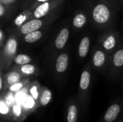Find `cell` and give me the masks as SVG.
I'll use <instances>...</instances> for the list:
<instances>
[{
  "instance_id": "obj_13",
  "label": "cell",
  "mask_w": 123,
  "mask_h": 122,
  "mask_svg": "<svg viewBox=\"0 0 123 122\" xmlns=\"http://www.w3.org/2000/svg\"><path fill=\"white\" fill-rule=\"evenodd\" d=\"M32 11L33 10L30 9L29 8L22 10V12L16 16V17L12 21V24L8 27V29H7L8 34L14 32L16 29H17L19 27H21L27 21L30 19L32 14Z\"/></svg>"
},
{
  "instance_id": "obj_9",
  "label": "cell",
  "mask_w": 123,
  "mask_h": 122,
  "mask_svg": "<svg viewBox=\"0 0 123 122\" xmlns=\"http://www.w3.org/2000/svg\"><path fill=\"white\" fill-rule=\"evenodd\" d=\"M107 74L112 80H116L123 75V42L111 55Z\"/></svg>"
},
{
  "instance_id": "obj_34",
  "label": "cell",
  "mask_w": 123,
  "mask_h": 122,
  "mask_svg": "<svg viewBox=\"0 0 123 122\" xmlns=\"http://www.w3.org/2000/svg\"><path fill=\"white\" fill-rule=\"evenodd\" d=\"M117 122H123V119H121V120H119V121H117Z\"/></svg>"
},
{
  "instance_id": "obj_26",
  "label": "cell",
  "mask_w": 123,
  "mask_h": 122,
  "mask_svg": "<svg viewBox=\"0 0 123 122\" xmlns=\"http://www.w3.org/2000/svg\"><path fill=\"white\" fill-rule=\"evenodd\" d=\"M29 83H30V78H25L21 80L20 81H19L17 83H15L14 84L10 86L7 88V90L12 92V93H16L17 92L19 91L23 88H25L26 86H27Z\"/></svg>"
},
{
  "instance_id": "obj_1",
  "label": "cell",
  "mask_w": 123,
  "mask_h": 122,
  "mask_svg": "<svg viewBox=\"0 0 123 122\" xmlns=\"http://www.w3.org/2000/svg\"><path fill=\"white\" fill-rule=\"evenodd\" d=\"M94 29L103 32L115 27L120 9L109 0H81Z\"/></svg>"
},
{
  "instance_id": "obj_4",
  "label": "cell",
  "mask_w": 123,
  "mask_h": 122,
  "mask_svg": "<svg viewBox=\"0 0 123 122\" xmlns=\"http://www.w3.org/2000/svg\"><path fill=\"white\" fill-rule=\"evenodd\" d=\"M19 38L14 34L10 33L4 47L0 49V70L7 72L10 70L14 57L17 54Z\"/></svg>"
},
{
  "instance_id": "obj_2",
  "label": "cell",
  "mask_w": 123,
  "mask_h": 122,
  "mask_svg": "<svg viewBox=\"0 0 123 122\" xmlns=\"http://www.w3.org/2000/svg\"><path fill=\"white\" fill-rule=\"evenodd\" d=\"M71 30V23L66 21L51 36L45 52L44 60L47 66L50 67L55 58L60 52L66 50L67 43L70 39Z\"/></svg>"
},
{
  "instance_id": "obj_30",
  "label": "cell",
  "mask_w": 123,
  "mask_h": 122,
  "mask_svg": "<svg viewBox=\"0 0 123 122\" xmlns=\"http://www.w3.org/2000/svg\"><path fill=\"white\" fill-rule=\"evenodd\" d=\"M8 36L6 35V32H4V30L1 28L0 29V49H1L4 44L6 43V40H7Z\"/></svg>"
},
{
  "instance_id": "obj_33",
  "label": "cell",
  "mask_w": 123,
  "mask_h": 122,
  "mask_svg": "<svg viewBox=\"0 0 123 122\" xmlns=\"http://www.w3.org/2000/svg\"><path fill=\"white\" fill-rule=\"evenodd\" d=\"M112 4H114L117 8L120 9L123 5V0H109Z\"/></svg>"
},
{
  "instance_id": "obj_28",
  "label": "cell",
  "mask_w": 123,
  "mask_h": 122,
  "mask_svg": "<svg viewBox=\"0 0 123 122\" xmlns=\"http://www.w3.org/2000/svg\"><path fill=\"white\" fill-rule=\"evenodd\" d=\"M1 96L4 99L5 102L8 106H9L11 108L16 104V100H15V93H12L8 90L4 91L1 93Z\"/></svg>"
},
{
  "instance_id": "obj_11",
  "label": "cell",
  "mask_w": 123,
  "mask_h": 122,
  "mask_svg": "<svg viewBox=\"0 0 123 122\" xmlns=\"http://www.w3.org/2000/svg\"><path fill=\"white\" fill-rule=\"evenodd\" d=\"M88 24H90V17L86 10L84 9L75 10L71 19V29L74 32H79Z\"/></svg>"
},
{
  "instance_id": "obj_23",
  "label": "cell",
  "mask_w": 123,
  "mask_h": 122,
  "mask_svg": "<svg viewBox=\"0 0 123 122\" xmlns=\"http://www.w3.org/2000/svg\"><path fill=\"white\" fill-rule=\"evenodd\" d=\"M42 86L37 81L30 82L29 84V95H30L37 103L41 92Z\"/></svg>"
},
{
  "instance_id": "obj_25",
  "label": "cell",
  "mask_w": 123,
  "mask_h": 122,
  "mask_svg": "<svg viewBox=\"0 0 123 122\" xmlns=\"http://www.w3.org/2000/svg\"><path fill=\"white\" fill-rule=\"evenodd\" d=\"M15 12L16 11L9 9L5 5L0 4V18L1 24H3L4 22H6Z\"/></svg>"
},
{
  "instance_id": "obj_6",
  "label": "cell",
  "mask_w": 123,
  "mask_h": 122,
  "mask_svg": "<svg viewBox=\"0 0 123 122\" xmlns=\"http://www.w3.org/2000/svg\"><path fill=\"white\" fill-rule=\"evenodd\" d=\"M97 43L111 55L122 43L120 34L115 27L109 28L98 35Z\"/></svg>"
},
{
  "instance_id": "obj_20",
  "label": "cell",
  "mask_w": 123,
  "mask_h": 122,
  "mask_svg": "<svg viewBox=\"0 0 123 122\" xmlns=\"http://www.w3.org/2000/svg\"><path fill=\"white\" fill-rule=\"evenodd\" d=\"M27 116L26 115V113L23 109V106L22 105H19L18 104H15L12 107V122H23Z\"/></svg>"
},
{
  "instance_id": "obj_19",
  "label": "cell",
  "mask_w": 123,
  "mask_h": 122,
  "mask_svg": "<svg viewBox=\"0 0 123 122\" xmlns=\"http://www.w3.org/2000/svg\"><path fill=\"white\" fill-rule=\"evenodd\" d=\"M0 114L1 122H12V108L6 104L1 96L0 98Z\"/></svg>"
},
{
  "instance_id": "obj_16",
  "label": "cell",
  "mask_w": 123,
  "mask_h": 122,
  "mask_svg": "<svg viewBox=\"0 0 123 122\" xmlns=\"http://www.w3.org/2000/svg\"><path fill=\"white\" fill-rule=\"evenodd\" d=\"M122 109L121 102H115L111 104L107 109L104 116L102 122H114L118 117Z\"/></svg>"
},
{
  "instance_id": "obj_14",
  "label": "cell",
  "mask_w": 123,
  "mask_h": 122,
  "mask_svg": "<svg viewBox=\"0 0 123 122\" xmlns=\"http://www.w3.org/2000/svg\"><path fill=\"white\" fill-rule=\"evenodd\" d=\"M92 43L91 35L88 33L85 34L79 40L78 48H77V55L79 60H84L89 52Z\"/></svg>"
},
{
  "instance_id": "obj_17",
  "label": "cell",
  "mask_w": 123,
  "mask_h": 122,
  "mask_svg": "<svg viewBox=\"0 0 123 122\" xmlns=\"http://www.w3.org/2000/svg\"><path fill=\"white\" fill-rule=\"evenodd\" d=\"M11 69L18 71L25 78H30L31 76H37L40 74V70L36 65L28 63L19 66H13Z\"/></svg>"
},
{
  "instance_id": "obj_3",
  "label": "cell",
  "mask_w": 123,
  "mask_h": 122,
  "mask_svg": "<svg viewBox=\"0 0 123 122\" xmlns=\"http://www.w3.org/2000/svg\"><path fill=\"white\" fill-rule=\"evenodd\" d=\"M63 9V4L60 6L54 12H53L52 13L49 14L45 17H40V18L30 19L12 33H14L19 38L27 33L45 28L49 26L50 24H52L54 21H55L58 18Z\"/></svg>"
},
{
  "instance_id": "obj_18",
  "label": "cell",
  "mask_w": 123,
  "mask_h": 122,
  "mask_svg": "<svg viewBox=\"0 0 123 122\" xmlns=\"http://www.w3.org/2000/svg\"><path fill=\"white\" fill-rule=\"evenodd\" d=\"M24 78H25L23 77L21 73H19L18 71H17L15 70L10 69L9 71L5 72L4 73V82H5L6 91L10 86L14 84L15 83L20 81L21 80H22Z\"/></svg>"
},
{
  "instance_id": "obj_27",
  "label": "cell",
  "mask_w": 123,
  "mask_h": 122,
  "mask_svg": "<svg viewBox=\"0 0 123 122\" xmlns=\"http://www.w3.org/2000/svg\"><path fill=\"white\" fill-rule=\"evenodd\" d=\"M29 84L15 93V100L17 104L22 106L23 105L24 102L29 95Z\"/></svg>"
},
{
  "instance_id": "obj_15",
  "label": "cell",
  "mask_w": 123,
  "mask_h": 122,
  "mask_svg": "<svg viewBox=\"0 0 123 122\" xmlns=\"http://www.w3.org/2000/svg\"><path fill=\"white\" fill-rule=\"evenodd\" d=\"M49 31V27L48 26L40 29H37L33 32H31L30 33H27L25 35H23L22 37H19V40L26 44H32L35 42H37L40 40H41L42 39H43V37L46 35V34L48 33V32Z\"/></svg>"
},
{
  "instance_id": "obj_24",
  "label": "cell",
  "mask_w": 123,
  "mask_h": 122,
  "mask_svg": "<svg viewBox=\"0 0 123 122\" xmlns=\"http://www.w3.org/2000/svg\"><path fill=\"white\" fill-rule=\"evenodd\" d=\"M32 58L28 55L22 54V53L17 54L16 56L14 58L12 67H13V66H19V65H25V64H28V63H30L32 62Z\"/></svg>"
},
{
  "instance_id": "obj_5",
  "label": "cell",
  "mask_w": 123,
  "mask_h": 122,
  "mask_svg": "<svg viewBox=\"0 0 123 122\" xmlns=\"http://www.w3.org/2000/svg\"><path fill=\"white\" fill-rule=\"evenodd\" d=\"M92 70L94 69L90 61H89L83 67L80 76L77 97L80 106H81L84 110H86L89 105V94L92 82Z\"/></svg>"
},
{
  "instance_id": "obj_7",
  "label": "cell",
  "mask_w": 123,
  "mask_h": 122,
  "mask_svg": "<svg viewBox=\"0 0 123 122\" xmlns=\"http://www.w3.org/2000/svg\"><path fill=\"white\" fill-rule=\"evenodd\" d=\"M70 63V53L66 49L60 52L53 60L50 68L53 76L57 82H62L68 70Z\"/></svg>"
},
{
  "instance_id": "obj_12",
  "label": "cell",
  "mask_w": 123,
  "mask_h": 122,
  "mask_svg": "<svg viewBox=\"0 0 123 122\" xmlns=\"http://www.w3.org/2000/svg\"><path fill=\"white\" fill-rule=\"evenodd\" d=\"M79 101L78 97H71L68 99L66 108V122H77L79 119Z\"/></svg>"
},
{
  "instance_id": "obj_32",
  "label": "cell",
  "mask_w": 123,
  "mask_h": 122,
  "mask_svg": "<svg viewBox=\"0 0 123 122\" xmlns=\"http://www.w3.org/2000/svg\"><path fill=\"white\" fill-rule=\"evenodd\" d=\"M48 1H50V0H35L30 6H29V9H32V10H34L37 6H38L39 5Z\"/></svg>"
},
{
  "instance_id": "obj_10",
  "label": "cell",
  "mask_w": 123,
  "mask_h": 122,
  "mask_svg": "<svg viewBox=\"0 0 123 122\" xmlns=\"http://www.w3.org/2000/svg\"><path fill=\"white\" fill-rule=\"evenodd\" d=\"M66 0H50L38 6H37L33 11L30 19L40 18L48 15L54 12L60 6L65 3Z\"/></svg>"
},
{
  "instance_id": "obj_22",
  "label": "cell",
  "mask_w": 123,
  "mask_h": 122,
  "mask_svg": "<svg viewBox=\"0 0 123 122\" xmlns=\"http://www.w3.org/2000/svg\"><path fill=\"white\" fill-rule=\"evenodd\" d=\"M22 106H23V109H24V110L26 113V115L27 116L30 114L35 112L36 111V109L37 108H39L38 103L30 95H28V96L26 99L25 101L24 102Z\"/></svg>"
},
{
  "instance_id": "obj_31",
  "label": "cell",
  "mask_w": 123,
  "mask_h": 122,
  "mask_svg": "<svg viewBox=\"0 0 123 122\" xmlns=\"http://www.w3.org/2000/svg\"><path fill=\"white\" fill-rule=\"evenodd\" d=\"M35 0H20L19 9L21 10L29 8V6L35 1Z\"/></svg>"
},
{
  "instance_id": "obj_8",
  "label": "cell",
  "mask_w": 123,
  "mask_h": 122,
  "mask_svg": "<svg viewBox=\"0 0 123 122\" xmlns=\"http://www.w3.org/2000/svg\"><path fill=\"white\" fill-rule=\"evenodd\" d=\"M111 55L107 53L99 45L94 46L92 53L90 63L94 70L100 73H107L110 65Z\"/></svg>"
},
{
  "instance_id": "obj_21",
  "label": "cell",
  "mask_w": 123,
  "mask_h": 122,
  "mask_svg": "<svg viewBox=\"0 0 123 122\" xmlns=\"http://www.w3.org/2000/svg\"><path fill=\"white\" fill-rule=\"evenodd\" d=\"M53 94L51 91L46 86H42L40 98L38 100L39 107L46 106L52 100Z\"/></svg>"
},
{
  "instance_id": "obj_29",
  "label": "cell",
  "mask_w": 123,
  "mask_h": 122,
  "mask_svg": "<svg viewBox=\"0 0 123 122\" xmlns=\"http://www.w3.org/2000/svg\"><path fill=\"white\" fill-rule=\"evenodd\" d=\"M20 0H0V4L5 5L11 9L17 11L19 8Z\"/></svg>"
}]
</instances>
